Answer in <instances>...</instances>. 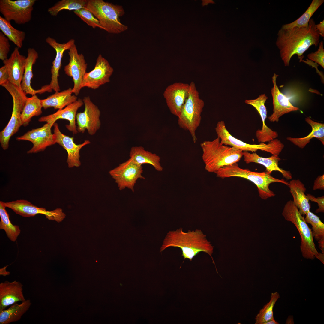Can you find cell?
<instances>
[{"instance_id":"obj_1","label":"cell","mask_w":324,"mask_h":324,"mask_svg":"<svg viewBox=\"0 0 324 324\" xmlns=\"http://www.w3.org/2000/svg\"><path fill=\"white\" fill-rule=\"evenodd\" d=\"M316 25L311 18L307 26L281 28L278 31L276 44L285 66H289L294 55H297L300 62H302L303 54L310 46H318L320 35Z\"/></svg>"},{"instance_id":"obj_2","label":"cell","mask_w":324,"mask_h":324,"mask_svg":"<svg viewBox=\"0 0 324 324\" xmlns=\"http://www.w3.org/2000/svg\"><path fill=\"white\" fill-rule=\"evenodd\" d=\"M170 247L181 248L182 255L184 259H188L190 261L200 252L207 254L211 257L218 273L212 256L214 247L208 241L206 235L201 230H189L186 232L180 228L175 231H170L164 240L160 252Z\"/></svg>"},{"instance_id":"obj_3","label":"cell","mask_w":324,"mask_h":324,"mask_svg":"<svg viewBox=\"0 0 324 324\" xmlns=\"http://www.w3.org/2000/svg\"><path fill=\"white\" fill-rule=\"evenodd\" d=\"M205 169L215 173L224 166L237 163L243 155V151L234 147L222 144L218 137L212 141H204L200 144Z\"/></svg>"},{"instance_id":"obj_4","label":"cell","mask_w":324,"mask_h":324,"mask_svg":"<svg viewBox=\"0 0 324 324\" xmlns=\"http://www.w3.org/2000/svg\"><path fill=\"white\" fill-rule=\"evenodd\" d=\"M215 173L217 176L220 178L238 177L251 181L257 186L259 196L264 200L275 196L274 192L269 188L271 184L278 182L288 186L289 185V182L283 179L274 178L266 172H253L248 169H242L238 166L237 163L221 167Z\"/></svg>"},{"instance_id":"obj_5","label":"cell","mask_w":324,"mask_h":324,"mask_svg":"<svg viewBox=\"0 0 324 324\" xmlns=\"http://www.w3.org/2000/svg\"><path fill=\"white\" fill-rule=\"evenodd\" d=\"M85 8L92 13L104 30L109 33L119 34L128 29L127 26L120 22V17L125 14L122 6L103 0H88Z\"/></svg>"},{"instance_id":"obj_6","label":"cell","mask_w":324,"mask_h":324,"mask_svg":"<svg viewBox=\"0 0 324 324\" xmlns=\"http://www.w3.org/2000/svg\"><path fill=\"white\" fill-rule=\"evenodd\" d=\"M204 105V101L200 97L195 83L191 82L189 95L178 117V123L180 128L189 132L194 143L197 141L196 131L201 123Z\"/></svg>"},{"instance_id":"obj_7","label":"cell","mask_w":324,"mask_h":324,"mask_svg":"<svg viewBox=\"0 0 324 324\" xmlns=\"http://www.w3.org/2000/svg\"><path fill=\"white\" fill-rule=\"evenodd\" d=\"M282 215L285 220L295 225L299 233L301 238L300 248L303 257L314 259L319 252L314 242L312 230L293 201H289L285 205Z\"/></svg>"},{"instance_id":"obj_8","label":"cell","mask_w":324,"mask_h":324,"mask_svg":"<svg viewBox=\"0 0 324 324\" xmlns=\"http://www.w3.org/2000/svg\"><path fill=\"white\" fill-rule=\"evenodd\" d=\"M12 97L13 107L11 118L5 128L0 132V142L3 149L9 147L11 137L18 131L22 125L21 116L27 97L20 88L9 81L2 85Z\"/></svg>"},{"instance_id":"obj_9","label":"cell","mask_w":324,"mask_h":324,"mask_svg":"<svg viewBox=\"0 0 324 324\" xmlns=\"http://www.w3.org/2000/svg\"><path fill=\"white\" fill-rule=\"evenodd\" d=\"M215 130L221 144L234 147L243 152L250 151L253 152L259 150L268 152L272 155H279L284 147L281 141L277 139L269 141L267 144L246 143L232 136L227 130L225 122L223 120L218 122Z\"/></svg>"},{"instance_id":"obj_10","label":"cell","mask_w":324,"mask_h":324,"mask_svg":"<svg viewBox=\"0 0 324 324\" xmlns=\"http://www.w3.org/2000/svg\"><path fill=\"white\" fill-rule=\"evenodd\" d=\"M35 0H0V12L7 20L17 24H25L32 18Z\"/></svg>"},{"instance_id":"obj_11","label":"cell","mask_w":324,"mask_h":324,"mask_svg":"<svg viewBox=\"0 0 324 324\" xmlns=\"http://www.w3.org/2000/svg\"><path fill=\"white\" fill-rule=\"evenodd\" d=\"M142 166L130 158L110 170L109 174L115 180L120 190L126 188L134 191V187L139 178L145 179L142 175Z\"/></svg>"},{"instance_id":"obj_12","label":"cell","mask_w":324,"mask_h":324,"mask_svg":"<svg viewBox=\"0 0 324 324\" xmlns=\"http://www.w3.org/2000/svg\"><path fill=\"white\" fill-rule=\"evenodd\" d=\"M3 204L6 207L11 209L16 214L24 217L28 218L34 217L37 214H43L48 220L59 223L66 217V214L61 208L48 211L45 208L38 207L25 200L3 202Z\"/></svg>"},{"instance_id":"obj_13","label":"cell","mask_w":324,"mask_h":324,"mask_svg":"<svg viewBox=\"0 0 324 324\" xmlns=\"http://www.w3.org/2000/svg\"><path fill=\"white\" fill-rule=\"evenodd\" d=\"M82 100L84 110L77 113L76 117L77 131L83 133L86 130L89 135H93L100 127V111L88 96L84 97Z\"/></svg>"},{"instance_id":"obj_14","label":"cell","mask_w":324,"mask_h":324,"mask_svg":"<svg viewBox=\"0 0 324 324\" xmlns=\"http://www.w3.org/2000/svg\"><path fill=\"white\" fill-rule=\"evenodd\" d=\"M70 56L68 64L65 66L64 70L65 74L72 77L74 83L72 92L78 95L82 88L83 77L86 73L87 64L82 54H79L75 44L69 50Z\"/></svg>"},{"instance_id":"obj_15","label":"cell","mask_w":324,"mask_h":324,"mask_svg":"<svg viewBox=\"0 0 324 324\" xmlns=\"http://www.w3.org/2000/svg\"><path fill=\"white\" fill-rule=\"evenodd\" d=\"M113 71L108 61L101 55H99L94 69L85 74L82 88L86 87L93 89L98 88L101 86L110 82V78Z\"/></svg>"},{"instance_id":"obj_16","label":"cell","mask_w":324,"mask_h":324,"mask_svg":"<svg viewBox=\"0 0 324 324\" xmlns=\"http://www.w3.org/2000/svg\"><path fill=\"white\" fill-rule=\"evenodd\" d=\"M53 126L52 124L46 123L40 128L32 129L23 135L17 137L16 139L28 141L32 143L33 146L27 151L28 154L43 151L47 147L56 143L51 130Z\"/></svg>"},{"instance_id":"obj_17","label":"cell","mask_w":324,"mask_h":324,"mask_svg":"<svg viewBox=\"0 0 324 324\" xmlns=\"http://www.w3.org/2000/svg\"><path fill=\"white\" fill-rule=\"evenodd\" d=\"M53 126V134L55 143L62 146L68 152L67 162L68 167L69 168L79 167L81 165L80 160V151L83 147L89 144L90 141L86 140L82 143L77 144L74 142V137H70L62 133L57 123L55 122Z\"/></svg>"},{"instance_id":"obj_18","label":"cell","mask_w":324,"mask_h":324,"mask_svg":"<svg viewBox=\"0 0 324 324\" xmlns=\"http://www.w3.org/2000/svg\"><path fill=\"white\" fill-rule=\"evenodd\" d=\"M190 84L175 82L169 86L163 95L171 112L178 117L189 94Z\"/></svg>"},{"instance_id":"obj_19","label":"cell","mask_w":324,"mask_h":324,"mask_svg":"<svg viewBox=\"0 0 324 324\" xmlns=\"http://www.w3.org/2000/svg\"><path fill=\"white\" fill-rule=\"evenodd\" d=\"M268 97L265 94H262L255 99L246 100V104L254 107L259 113L262 122V127L261 130L258 129L256 132V136L258 141L265 143L276 139L278 136V132L273 130L266 124L265 120L267 117V111L265 103Z\"/></svg>"},{"instance_id":"obj_20","label":"cell","mask_w":324,"mask_h":324,"mask_svg":"<svg viewBox=\"0 0 324 324\" xmlns=\"http://www.w3.org/2000/svg\"><path fill=\"white\" fill-rule=\"evenodd\" d=\"M84 104L82 100L79 99L70 104L65 108L58 110L55 113L45 116L38 119L40 122H45L54 125L56 122L60 119H65L69 121L68 124L66 125V128L74 134L78 132L76 124V117L78 109Z\"/></svg>"},{"instance_id":"obj_21","label":"cell","mask_w":324,"mask_h":324,"mask_svg":"<svg viewBox=\"0 0 324 324\" xmlns=\"http://www.w3.org/2000/svg\"><path fill=\"white\" fill-rule=\"evenodd\" d=\"M46 42L56 51V55L52 63L51 70L52 74L51 80L49 87L52 92V90L55 92L60 91V88L58 82L59 71L62 66V60L64 52L69 50L72 45L75 44V40L71 39L66 43L60 44L50 37H48L46 39Z\"/></svg>"},{"instance_id":"obj_22","label":"cell","mask_w":324,"mask_h":324,"mask_svg":"<svg viewBox=\"0 0 324 324\" xmlns=\"http://www.w3.org/2000/svg\"><path fill=\"white\" fill-rule=\"evenodd\" d=\"M278 76V75L274 73L272 77L273 87L271 92L273 98V112L268 117L271 122H278L279 118L283 115L299 110L298 108L293 106L279 89L276 83Z\"/></svg>"},{"instance_id":"obj_23","label":"cell","mask_w":324,"mask_h":324,"mask_svg":"<svg viewBox=\"0 0 324 324\" xmlns=\"http://www.w3.org/2000/svg\"><path fill=\"white\" fill-rule=\"evenodd\" d=\"M23 285L18 281H6L0 284V312L8 306L26 300L23 293Z\"/></svg>"},{"instance_id":"obj_24","label":"cell","mask_w":324,"mask_h":324,"mask_svg":"<svg viewBox=\"0 0 324 324\" xmlns=\"http://www.w3.org/2000/svg\"><path fill=\"white\" fill-rule=\"evenodd\" d=\"M19 49L16 47L10 57L3 62L7 68L9 76V81L21 89L26 57L20 54Z\"/></svg>"},{"instance_id":"obj_25","label":"cell","mask_w":324,"mask_h":324,"mask_svg":"<svg viewBox=\"0 0 324 324\" xmlns=\"http://www.w3.org/2000/svg\"><path fill=\"white\" fill-rule=\"evenodd\" d=\"M243 155L244 161L247 164L253 162L260 164L266 167L265 172L268 174H271L273 171H278L287 180L292 178L290 171L285 170L279 167L278 162L281 159L278 155H272L268 158H264L260 156L255 152L250 153L248 151H243Z\"/></svg>"},{"instance_id":"obj_26","label":"cell","mask_w":324,"mask_h":324,"mask_svg":"<svg viewBox=\"0 0 324 324\" xmlns=\"http://www.w3.org/2000/svg\"><path fill=\"white\" fill-rule=\"evenodd\" d=\"M27 51L25 71L21 83V89L26 94H30L32 96L37 93L41 94L46 92L44 86L40 89L35 90L31 86V80L33 76L32 67L38 57V55L37 52L33 48H29Z\"/></svg>"},{"instance_id":"obj_27","label":"cell","mask_w":324,"mask_h":324,"mask_svg":"<svg viewBox=\"0 0 324 324\" xmlns=\"http://www.w3.org/2000/svg\"><path fill=\"white\" fill-rule=\"evenodd\" d=\"M288 186L293 198V202L302 215H305L310 211V205L305 193L306 189L299 179H293L289 182Z\"/></svg>"},{"instance_id":"obj_28","label":"cell","mask_w":324,"mask_h":324,"mask_svg":"<svg viewBox=\"0 0 324 324\" xmlns=\"http://www.w3.org/2000/svg\"><path fill=\"white\" fill-rule=\"evenodd\" d=\"M71 88L61 92H56L47 98L41 99L43 107L45 109L53 107L55 109H63L77 100L75 95H72Z\"/></svg>"},{"instance_id":"obj_29","label":"cell","mask_w":324,"mask_h":324,"mask_svg":"<svg viewBox=\"0 0 324 324\" xmlns=\"http://www.w3.org/2000/svg\"><path fill=\"white\" fill-rule=\"evenodd\" d=\"M129 156L130 159L139 165L149 164L158 171L163 170L160 156L156 154L146 150L141 146L132 147L129 153Z\"/></svg>"},{"instance_id":"obj_30","label":"cell","mask_w":324,"mask_h":324,"mask_svg":"<svg viewBox=\"0 0 324 324\" xmlns=\"http://www.w3.org/2000/svg\"><path fill=\"white\" fill-rule=\"evenodd\" d=\"M305 120L312 128V131L309 135L301 138L289 137L287 140L301 148H303L309 143L310 140L316 137L319 139L322 144H324V124L315 122L309 117H307Z\"/></svg>"},{"instance_id":"obj_31","label":"cell","mask_w":324,"mask_h":324,"mask_svg":"<svg viewBox=\"0 0 324 324\" xmlns=\"http://www.w3.org/2000/svg\"><path fill=\"white\" fill-rule=\"evenodd\" d=\"M31 304L30 300H26L20 304L15 303L3 310L0 312V324H9L19 321L28 310Z\"/></svg>"},{"instance_id":"obj_32","label":"cell","mask_w":324,"mask_h":324,"mask_svg":"<svg viewBox=\"0 0 324 324\" xmlns=\"http://www.w3.org/2000/svg\"><path fill=\"white\" fill-rule=\"evenodd\" d=\"M42 107L41 99L36 94L30 98L27 97L21 116L22 125H28L32 117L40 115Z\"/></svg>"},{"instance_id":"obj_33","label":"cell","mask_w":324,"mask_h":324,"mask_svg":"<svg viewBox=\"0 0 324 324\" xmlns=\"http://www.w3.org/2000/svg\"><path fill=\"white\" fill-rule=\"evenodd\" d=\"M0 29L2 32L19 48H21L26 37L25 32L14 28L10 22L0 16Z\"/></svg>"},{"instance_id":"obj_34","label":"cell","mask_w":324,"mask_h":324,"mask_svg":"<svg viewBox=\"0 0 324 324\" xmlns=\"http://www.w3.org/2000/svg\"><path fill=\"white\" fill-rule=\"evenodd\" d=\"M3 202L0 201V229L4 230L7 237L11 241H16L20 234L21 230L17 225H13L10 221L9 215Z\"/></svg>"},{"instance_id":"obj_35","label":"cell","mask_w":324,"mask_h":324,"mask_svg":"<svg viewBox=\"0 0 324 324\" xmlns=\"http://www.w3.org/2000/svg\"><path fill=\"white\" fill-rule=\"evenodd\" d=\"M324 2V0H313L307 10L299 18L292 22L283 25L281 28L289 29L295 27L307 26L312 16Z\"/></svg>"},{"instance_id":"obj_36","label":"cell","mask_w":324,"mask_h":324,"mask_svg":"<svg viewBox=\"0 0 324 324\" xmlns=\"http://www.w3.org/2000/svg\"><path fill=\"white\" fill-rule=\"evenodd\" d=\"M87 1V0H62L48 8V12L51 16H56L63 10L74 11L85 8Z\"/></svg>"},{"instance_id":"obj_37","label":"cell","mask_w":324,"mask_h":324,"mask_svg":"<svg viewBox=\"0 0 324 324\" xmlns=\"http://www.w3.org/2000/svg\"><path fill=\"white\" fill-rule=\"evenodd\" d=\"M279 294L277 292L272 293L269 302L261 309L255 318V324H264L274 318L273 309L278 299L280 298Z\"/></svg>"},{"instance_id":"obj_38","label":"cell","mask_w":324,"mask_h":324,"mask_svg":"<svg viewBox=\"0 0 324 324\" xmlns=\"http://www.w3.org/2000/svg\"><path fill=\"white\" fill-rule=\"evenodd\" d=\"M305 215L304 219L306 223L312 226L313 237L318 241L324 239V224L320 218L310 211Z\"/></svg>"},{"instance_id":"obj_39","label":"cell","mask_w":324,"mask_h":324,"mask_svg":"<svg viewBox=\"0 0 324 324\" xmlns=\"http://www.w3.org/2000/svg\"><path fill=\"white\" fill-rule=\"evenodd\" d=\"M74 14L88 25L93 28H99L104 29L98 20L89 10L85 8L74 11Z\"/></svg>"},{"instance_id":"obj_40","label":"cell","mask_w":324,"mask_h":324,"mask_svg":"<svg viewBox=\"0 0 324 324\" xmlns=\"http://www.w3.org/2000/svg\"><path fill=\"white\" fill-rule=\"evenodd\" d=\"M318 50L315 52H312L307 55L308 58L315 62L324 68V50L323 42H320Z\"/></svg>"},{"instance_id":"obj_41","label":"cell","mask_w":324,"mask_h":324,"mask_svg":"<svg viewBox=\"0 0 324 324\" xmlns=\"http://www.w3.org/2000/svg\"><path fill=\"white\" fill-rule=\"evenodd\" d=\"M9 39L2 32H0V59L3 61L7 59L10 45Z\"/></svg>"},{"instance_id":"obj_42","label":"cell","mask_w":324,"mask_h":324,"mask_svg":"<svg viewBox=\"0 0 324 324\" xmlns=\"http://www.w3.org/2000/svg\"><path fill=\"white\" fill-rule=\"evenodd\" d=\"M306 196L309 200L316 202L317 203L319 207L316 210V213H323L324 212V196L321 197H317V198H316L314 196L309 194H307Z\"/></svg>"},{"instance_id":"obj_43","label":"cell","mask_w":324,"mask_h":324,"mask_svg":"<svg viewBox=\"0 0 324 324\" xmlns=\"http://www.w3.org/2000/svg\"><path fill=\"white\" fill-rule=\"evenodd\" d=\"M9 76L7 68L5 65H4L0 68V85L2 86L4 84L9 81Z\"/></svg>"},{"instance_id":"obj_44","label":"cell","mask_w":324,"mask_h":324,"mask_svg":"<svg viewBox=\"0 0 324 324\" xmlns=\"http://www.w3.org/2000/svg\"><path fill=\"white\" fill-rule=\"evenodd\" d=\"M313 190H324V175L318 176L314 181Z\"/></svg>"},{"instance_id":"obj_45","label":"cell","mask_w":324,"mask_h":324,"mask_svg":"<svg viewBox=\"0 0 324 324\" xmlns=\"http://www.w3.org/2000/svg\"><path fill=\"white\" fill-rule=\"evenodd\" d=\"M316 29L318 31L320 36L322 37H324V21L323 20L322 21L318 24L316 25Z\"/></svg>"},{"instance_id":"obj_46","label":"cell","mask_w":324,"mask_h":324,"mask_svg":"<svg viewBox=\"0 0 324 324\" xmlns=\"http://www.w3.org/2000/svg\"><path fill=\"white\" fill-rule=\"evenodd\" d=\"M319 246L321 250L322 253H324V239L318 241Z\"/></svg>"},{"instance_id":"obj_47","label":"cell","mask_w":324,"mask_h":324,"mask_svg":"<svg viewBox=\"0 0 324 324\" xmlns=\"http://www.w3.org/2000/svg\"><path fill=\"white\" fill-rule=\"evenodd\" d=\"M315 258L320 260L323 264H324V253H319Z\"/></svg>"},{"instance_id":"obj_48","label":"cell","mask_w":324,"mask_h":324,"mask_svg":"<svg viewBox=\"0 0 324 324\" xmlns=\"http://www.w3.org/2000/svg\"><path fill=\"white\" fill-rule=\"evenodd\" d=\"M6 267H5L0 269V275H2L3 276H6L9 275L10 272H7L6 271Z\"/></svg>"},{"instance_id":"obj_49","label":"cell","mask_w":324,"mask_h":324,"mask_svg":"<svg viewBox=\"0 0 324 324\" xmlns=\"http://www.w3.org/2000/svg\"><path fill=\"white\" fill-rule=\"evenodd\" d=\"M292 316H290L288 318L286 322V324H294V321L293 317Z\"/></svg>"},{"instance_id":"obj_50","label":"cell","mask_w":324,"mask_h":324,"mask_svg":"<svg viewBox=\"0 0 324 324\" xmlns=\"http://www.w3.org/2000/svg\"><path fill=\"white\" fill-rule=\"evenodd\" d=\"M279 323L276 322L274 318L265 323L264 324H278Z\"/></svg>"}]
</instances>
